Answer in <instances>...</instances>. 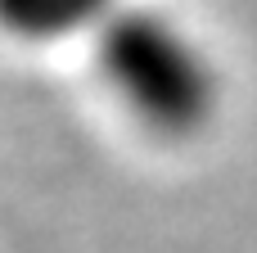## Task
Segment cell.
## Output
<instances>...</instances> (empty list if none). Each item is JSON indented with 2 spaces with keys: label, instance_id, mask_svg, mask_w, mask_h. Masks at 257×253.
<instances>
[{
  "label": "cell",
  "instance_id": "obj_2",
  "mask_svg": "<svg viewBox=\"0 0 257 253\" xmlns=\"http://www.w3.org/2000/svg\"><path fill=\"white\" fill-rule=\"evenodd\" d=\"M117 0H0V32L18 41H68L95 32Z\"/></svg>",
  "mask_w": 257,
  "mask_h": 253
},
{
  "label": "cell",
  "instance_id": "obj_1",
  "mask_svg": "<svg viewBox=\"0 0 257 253\" xmlns=\"http://www.w3.org/2000/svg\"><path fill=\"white\" fill-rule=\"evenodd\" d=\"M95 36V63L113 100L154 136H194L221 104L212 54L172 14L149 5H113Z\"/></svg>",
  "mask_w": 257,
  "mask_h": 253
}]
</instances>
